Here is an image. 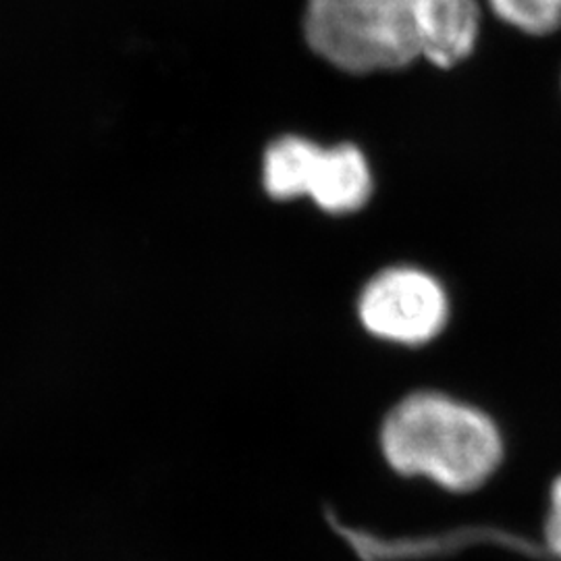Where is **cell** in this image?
<instances>
[{"label":"cell","instance_id":"cell-1","mask_svg":"<svg viewBox=\"0 0 561 561\" xmlns=\"http://www.w3.org/2000/svg\"><path fill=\"white\" fill-rule=\"evenodd\" d=\"M387 463L410 479L470 493L493 479L505 456L497 422L474 403L442 391H414L381 424Z\"/></svg>","mask_w":561,"mask_h":561},{"label":"cell","instance_id":"cell-2","mask_svg":"<svg viewBox=\"0 0 561 561\" xmlns=\"http://www.w3.org/2000/svg\"><path fill=\"white\" fill-rule=\"evenodd\" d=\"M304 34L347 73L398 71L419 60L414 0H308Z\"/></svg>","mask_w":561,"mask_h":561},{"label":"cell","instance_id":"cell-3","mask_svg":"<svg viewBox=\"0 0 561 561\" xmlns=\"http://www.w3.org/2000/svg\"><path fill=\"white\" fill-rule=\"evenodd\" d=\"M358 317L377 340L419 347L447 329L451 300L433 273L419 266H391L362 289Z\"/></svg>","mask_w":561,"mask_h":561},{"label":"cell","instance_id":"cell-4","mask_svg":"<svg viewBox=\"0 0 561 561\" xmlns=\"http://www.w3.org/2000/svg\"><path fill=\"white\" fill-rule=\"evenodd\" d=\"M481 27V0H414L419 59L437 69H454L470 59Z\"/></svg>","mask_w":561,"mask_h":561},{"label":"cell","instance_id":"cell-5","mask_svg":"<svg viewBox=\"0 0 561 561\" xmlns=\"http://www.w3.org/2000/svg\"><path fill=\"white\" fill-rule=\"evenodd\" d=\"M308 196L333 215L364 208L373 196V171L360 148L354 144L322 148Z\"/></svg>","mask_w":561,"mask_h":561},{"label":"cell","instance_id":"cell-6","mask_svg":"<svg viewBox=\"0 0 561 561\" xmlns=\"http://www.w3.org/2000/svg\"><path fill=\"white\" fill-rule=\"evenodd\" d=\"M322 148L298 136L275 141L264 157V187L277 201L308 196Z\"/></svg>","mask_w":561,"mask_h":561},{"label":"cell","instance_id":"cell-7","mask_svg":"<svg viewBox=\"0 0 561 561\" xmlns=\"http://www.w3.org/2000/svg\"><path fill=\"white\" fill-rule=\"evenodd\" d=\"M489 11L507 27L542 38L561 27V0H484Z\"/></svg>","mask_w":561,"mask_h":561},{"label":"cell","instance_id":"cell-8","mask_svg":"<svg viewBox=\"0 0 561 561\" xmlns=\"http://www.w3.org/2000/svg\"><path fill=\"white\" fill-rule=\"evenodd\" d=\"M545 541L553 553L561 556V477L549 491V510L545 518Z\"/></svg>","mask_w":561,"mask_h":561}]
</instances>
